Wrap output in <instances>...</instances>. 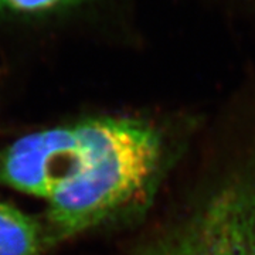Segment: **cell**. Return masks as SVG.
Listing matches in <instances>:
<instances>
[{
  "label": "cell",
  "mask_w": 255,
  "mask_h": 255,
  "mask_svg": "<svg viewBox=\"0 0 255 255\" xmlns=\"http://www.w3.org/2000/svg\"><path fill=\"white\" fill-rule=\"evenodd\" d=\"M162 128L97 117L28 133L0 152V183L47 201L53 244L145 204L169 157Z\"/></svg>",
  "instance_id": "obj_1"
},
{
  "label": "cell",
  "mask_w": 255,
  "mask_h": 255,
  "mask_svg": "<svg viewBox=\"0 0 255 255\" xmlns=\"http://www.w3.org/2000/svg\"><path fill=\"white\" fill-rule=\"evenodd\" d=\"M133 255H255V177L223 184Z\"/></svg>",
  "instance_id": "obj_2"
},
{
  "label": "cell",
  "mask_w": 255,
  "mask_h": 255,
  "mask_svg": "<svg viewBox=\"0 0 255 255\" xmlns=\"http://www.w3.org/2000/svg\"><path fill=\"white\" fill-rule=\"evenodd\" d=\"M53 246L44 220L0 203V255H40Z\"/></svg>",
  "instance_id": "obj_3"
},
{
  "label": "cell",
  "mask_w": 255,
  "mask_h": 255,
  "mask_svg": "<svg viewBox=\"0 0 255 255\" xmlns=\"http://www.w3.org/2000/svg\"><path fill=\"white\" fill-rule=\"evenodd\" d=\"M78 0H0V11L34 14L61 9Z\"/></svg>",
  "instance_id": "obj_4"
}]
</instances>
